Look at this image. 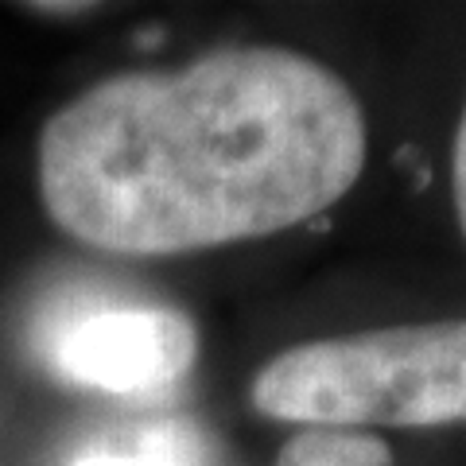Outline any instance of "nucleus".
<instances>
[{
  "label": "nucleus",
  "mask_w": 466,
  "mask_h": 466,
  "mask_svg": "<svg viewBox=\"0 0 466 466\" xmlns=\"http://www.w3.org/2000/svg\"><path fill=\"white\" fill-rule=\"evenodd\" d=\"M366 144L361 101L311 55L218 47L66 101L39 133V198L90 249L198 253L330 210Z\"/></svg>",
  "instance_id": "obj_1"
},
{
  "label": "nucleus",
  "mask_w": 466,
  "mask_h": 466,
  "mask_svg": "<svg viewBox=\"0 0 466 466\" xmlns=\"http://www.w3.org/2000/svg\"><path fill=\"white\" fill-rule=\"evenodd\" d=\"M253 408L342 431L466 424V319L299 342L257 373Z\"/></svg>",
  "instance_id": "obj_2"
},
{
  "label": "nucleus",
  "mask_w": 466,
  "mask_h": 466,
  "mask_svg": "<svg viewBox=\"0 0 466 466\" xmlns=\"http://www.w3.org/2000/svg\"><path fill=\"white\" fill-rule=\"evenodd\" d=\"M195 354V323L156 303L82 311L58 323L47 342V361L63 381L116 397L167 392L191 373Z\"/></svg>",
  "instance_id": "obj_3"
},
{
  "label": "nucleus",
  "mask_w": 466,
  "mask_h": 466,
  "mask_svg": "<svg viewBox=\"0 0 466 466\" xmlns=\"http://www.w3.org/2000/svg\"><path fill=\"white\" fill-rule=\"evenodd\" d=\"M276 466H392V451L370 431L303 428L280 447Z\"/></svg>",
  "instance_id": "obj_4"
},
{
  "label": "nucleus",
  "mask_w": 466,
  "mask_h": 466,
  "mask_svg": "<svg viewBox=\"0 0 466 466\" xmlns=\"http://www.w3.org/2000/svg\"><path fill=\"white\" fill-rule=\"evenodd\" d=\"M70 466H198V451H195V435L167 424V428H152L144 431L137 447L125 451H86Z\"/></svg>",
  "instance_id": "obj_5"
},
{
  "label": "nucleus",
  "mask_w": 466,
  "mask_h": 466,
  "mask_svg": "<svg viewBox=\"0 0 466 466\" xmlns=\"http://www.w3.org/2000/svg\"><path fill=\"white\" fill-rule=\"evenodd\" d=\"M451 191H455V214H459V229L466 238V106H462V121L455 133V156H451Z\"/></svg>",
  "instance_id": "obj_6"
},
{
  "label": "nucleus",
  "mask_w": 466,
  "mask_h": 466,
  "mask_svg": "<svg viewBox=\"0 0 466 466\" xmlns=\"http://www.w3.org/2000/svg\"><path fill=\"white\" fill-rule=\"evenodd\" d=\"M39 16H78V12H94V5H27Z\"/></svg>",
  "instance_id": "obj_7"
}]
</instances>
